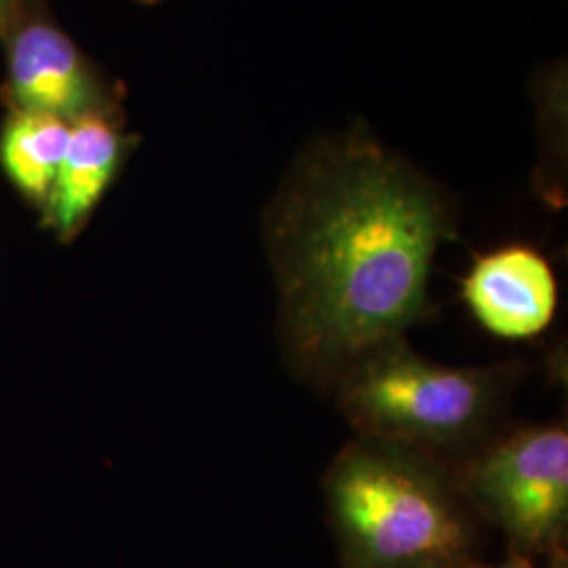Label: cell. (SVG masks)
Here are the masks:
<instances>
[{
	"instance_id": "cell-1",
	"label": "cell",
	"mask_w": 568,
	"mask_h": 568,
	"mask_svg": "<svg viewBox=\"0 0 568 568\" xmlns=\"http://www.w3.org/2000/svg\"><path fill=\"white\" fill-rule=\"evenodd\" d=\"M457 236L440 183L363 126L305 148L264 215L291 368L331 389L345 366L427 318L429 274Z\"/></svg>"
},
{
	"instance_id": "cell-2",
	"label": "cell",
	"mask_w": 568,
	"mask_h": 568,
	"mask_svg": "<svg viewBox=\"0 0 568 568\" xmlns=\"http://www.w3.org/2000/svg\"><path fill=\"white\" fill-rule=\"evenodd\" d=\"M342 568H469L476 514L455 471L426 453L356 436L325 476Z\"/></svg>"
},
{
	"instance_id": "cell-3",
	"label": "cell",
	"mask_w": 568,
	"mask_h": 568,
	"mask_svg": "<svg viewBox=\"0 0 568 568\" xmlns=\"http://www.w3.org/2000/svg\"><path fill=\"white\" fill-rule=\"evenodd\" d=\"M514 377L511 366L432 363L403 337L358 356L331 389L358 436L455 466L499 434Z\"/></svg>"
},
{
	"instance_id": "cell-4",
	"label": "cell",
	"mask_w": 568,
	"mask_h": 568,
	"mask_svg": "<svg viewBox=\"0 0 568 568\" xmlns=\"http://www.w3.org/2000/svg\"><path fill=\"white\" fill-rule=\"evenodd\" d=\"M476 516L501 528L509 549L548 556L565 548L568 528L567 426L516 427L453 466Z\"/></svg>"
},
{
	"instance_id": "cell-5",
	"label": "cell",
	"mask_w": 568,
	"mask_h": 568,
	"mask_svg": "<svg viewBox=\"0 0 568 568\" xmlns=\"http://www.w3.org/2000/svg\"><path fill=\"white\" fill-rule=\"evenodd\" d=\"M7 41V98L16 112L74 122L112 114V102L95 68L55 23L13 21Z\"/></svg>"
},
{
	"instance_id": "cell-6",
	"label": "cell",
	"mask_w": 568,
	"mask_h": 568,
	"mask_svg": "<svg viewBox=\"0 0 568 568\" xmlns=\"http://www.w3.org/2000/svg\"><path fill=\"white\" fill-rule=\"evenodd\" d=\"M462 295L478 325L509 342L541 335L558 310L556 274L527 244L478 255L462 283Z\"/></svg>"
},
{
	"instance_id": "cell-7",
	"label": "cell",
	"mask_w": 568,
	"mask_h": 568,
	"mask_svg": "<svg viewBox=\"0 0 568 568\" xmlns=\"http://www.w3.org/2000/svg\"><path fill=\"white\" fill-rule=\"evenodd\" d=\"M135 143L138 138L124 133L114 114L70 122V143L41 213L42 225L61 243H72L89 224Z\"/></svg>"
},
{
	"instance_id": "cell-8",
	"label": "cell",
	"mask_w": 568,
	"mask_h": 568,
	"mask_svg": "<svg viewBox=\"0 0 568 568\" xmlns=\"http://www.w3.org/2000/svg\"><path fill=\"white\" fill-rule=\"evenodd\" d=\"M70 143V122L16 112L0 129V169L26 203L44 211Z\"/></svg>"
},
{
	"instance_id": "cell-9",
	"label": "cell",
	"mask_w": 568,
	"mask_h": 568,
	"mask_svg": "<svg viewBox=\"0 0 568 568\" xmlns=\"http://www.w3.org/2000/svg\"><path fill=\"white\" fill-rule=\"evenodd\" d=\"M23 7V0H0V30L4 32L13 21H18V13Z\"/></svg>"
},
{
	"instance_id": "cell-10",
	"label": "cell",
	"mask_w": 568,
	"mask_h": 568,
	"mask_svg": "<svg viewBox=\"0 0 568 568\" xmlns=\"http://www.w3.org/2000/svg\"><path fill=\"white\" fill-rule=\"evenodd\" d=\"M469 568H532V562H530V558L527 556H523V554H516V551H511L509 549L508 558L504 560V562H499V565H493V567H488V565H480V562H474Z\"/></svg>"
},
{
	"instance_id": "cell-11",
	"label": "cell",
	"mask_w": 568,
	"mask_h": 568,
	"mask_svg": "<svg viewBox=\"0 0 568 568\" xmlns=\"http://www.w3.org/2000/svg\"><path fill=\"white\" fill-rule=\"evenodd\" d=\"M546 568H568L567 548L554 549L548 554V567Z\"/></svg>"
},
{
	"instance_id": "cell-12",
	"label": "cell",
	"mask_w": 568,
	"mask_h": 568,
	"mask_svg": "<svg viewBox=\"0 0 568 568\" xmlns=\"http://www.w3.org/2000/svg\"><path fill=\"white\" fill-rule=\"evenodd\" d=\"M148 2H156V0H148Z\"/></svg>"
}]
</instances>
